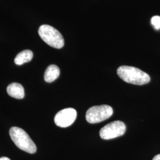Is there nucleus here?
<instances>
[{"instance_id": "11", "label": "nucleus", "mask_w": 160, "mask_h": 160, "mask_svg": "<svg viewBox=\"0 0 160 160\" xmlns=\"http://www.w3.org/2000/svg\"><path fill=\"white\" fill-rule=\"evenodd\" d=\"M152 160H160V154L157 155H155L154 157L153 158Z\"/></svg>"}, {"instance_id": "4", "label": "nucleus", "mask_w": 160, "mask_h": 160, "mask_svg": "<svg viewBox=\"0 0 160 160\" xmlns=\"http://www.w3.org/2000/svg\"><path fill=\"white\" fill-rule=\"evenodd\" d=\"M113 110L109 105L95 106L87 111L86 118L90 123H97L106 120L113 114Z\"/></svg>"}, {"instance_id": "5", "label": "nucleus", "mask_w": 160, "mask_h": 160, "mask_svg": "<svg viewBox=\"0 0 160 160\" xmlns=\"http://www.w3.org/2000/svg\"><path fill=\"white\" fill-rule=\"evenodd\" d=\"M125 131V123L120 120H116L103 127L100 131V136L103 139H112L123 135Z\"/></svg>"}, {"instance_id": "6", "label": "nucleus", "mask_w": 160, "mask_h": 160, "mask_svg": "<svg viewBox=\"0 0 160 160\" xmlns=\"http://www.w3.org/2000/svg\"><path fill=\"white\" fill-rule=\"evenodd\" d=\"M77 111L73 108H67L59 111L55 115L54 121L55 124L61 128L71 126L77 118Z\"/></svg>"}, {"instance_id": "9", "label": "nucleus", "mask_w": 160, "mask_h": 160, "mask_svg": "<svg viewBox=\"0 0 160 160\" xmlns=\"http://www.w3.org/2000/svg\"><path fill=\"white\" fill-rule=\"evenodd\" d=\"M33 57V53L30 50H24L20 52L14 59V62L17 65H21L30 62Z\"/></svg>"}, {"instance_id": "10", "label": "nucleus", "mask_w": 160, "mask_h": 160, "mask_svg": "<svg viewBox=\"0 0 160 160\" xmlns=\"http://www.w3.org/2000/svg\"><path fill=\"white\" fill-rule=\"evenodd\" d=\"M151 24L155 29L158 30L160 29V17L155 16L151 18Z\"/></svg>"}, {"instance_id": "12", "label": "nucleus", "mask_w": 160, "mask_h": 160, "mask_svg": "<svg viewBox=\"0 0 160 160\" xmlns=\"http://www.w3.org/2000/svg\"><path fill=\"white\" fill-rule=\"evenodd\" d=\"M0 160H11L10 159H9L8 158L6 157H1L0 158Z\"/></svg>"}, {"instance_id": "8", "label": "nucleus", "mask_w": 160, "mask_h": 160, "mask_svg": "<svg viewBox=\"0 0 160 160\" xmlns=\"http://www.w3.org/2000/svg\"><path fill=\"white\" fill-rule=\"evenodd\" d=\"M60 74V69L55 65H51L46 68L44 80L47 82H52L57 80Z\"/></svg>"}, {"instance_id": "1", "label": "nucleus", "mask_w": 160, "mask_h": 160, "mask_svg": "<svg viewBox=\"0 0 160 160\" xmlns=\"http://www.w3.org/2000/svg\"><path fill=\"white\" fill-rule=\"evenodd\" d=\"M117 74L126 82L139 86L146 84L151 80L148 74L139 69L130 66H120L118 68Z\"/></svg>"}, {"instance_id": "3", "label": "nucleus", "mask_w": 160, "mask_h": 160, "mask_svg": "<svg viewBox=\"0 0 160 160\" xmlns=\"http://www.w3.org/2000/svg\"><path fill=\"white\" fill-rule=\"evenodd\" d=\"M38 33L41 39L52 48L61 49L64 46V39L61 33L51 26H40Z\"/></svg>"}, {"instance_id": "2", "label": "nucleus", "mask_w": 160, "mask_h": 160, "mask_svg": "<svg viewBox=\"0 0 160 160\" xmlns=\"http://www.w3.org/2000/svg\"><path fill=\"white\" fill-rule=\"evenodd\" d=\"M10 135L12 141L17 147L29 154H34L37 148L29 135L18 127H12L10 130Z\"/></svg>"}, {"instance_id": "7", "label": "nucleus", "mask_w": 160, "mask_h": 160, "mask_svg": "<svg viewBox=\"0 0 160 160\" xmlns=\"http://www.w3.org/2000/svg\"><path fill=\"white\" fill-rule=\"evenodd\" d=\"M7 92L11 97L22 99L24 97V90L23 86L17 82H12L7 87Z\"/></svg>"}]
</instances>
